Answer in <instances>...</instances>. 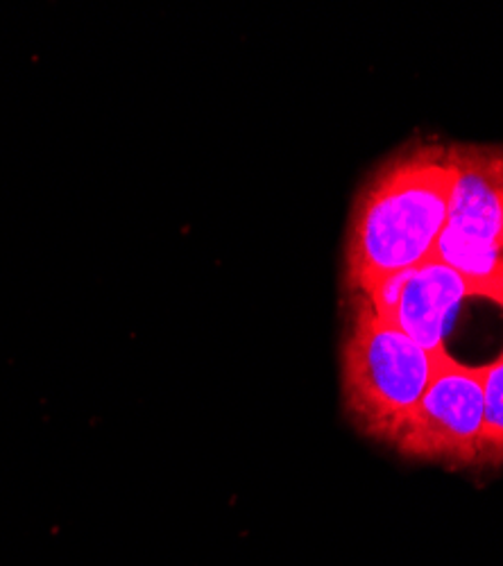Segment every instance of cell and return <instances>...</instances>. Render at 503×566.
I'll return each instance as SVG.
<instances>
[{"label": "cell", "mask_w": 503, "mask_h": 566, "mask_svg": "<svg viewBox=\"0 0 503 566\" xmlns=\"http://www.w3.org/2000/svg\"><path fill=\"white\" fill-rule=\"evenodd\" d=\"M453 188L449 146L399 150L363 184L354 200L347 291L370 297L392 276L433 259Z\"/></svg>", "instance_id": "6da1fadb"}, {"label": "cell", "mask_w": 503, "mask_h": 566, "mask_svg": "<svg viewBox=\"0 0 503 566\" xmlns=\"http://www.w3.org/2000/svg\"><path fill=\"white\" fill-rule=\"evenodd\" d=\"M438 356L410 340L368 297L352 293L343 343V399L354 427L392 444L429 388Z\"/></svg>", "instance_id": "7a4b0ae2"}, {"label": "cell", "mask_w": 503, "mask_h": 566, "mask_svg": "<svg viewBox=\"0 0 503 566\" xmlns=\"http://www.w3.org/2000/svg\"><path fill=\"white\" fill-rule=\"evenodd\" d=\"M453 188L433 259L503 308V148L449 146Z\"/></svg>", "instance_id": "3957f363"}, {"label": "cell", "mask_w": 503, "mask_h": 566, "mask_svg": "<svg viewBox=\"0 0 503 566\" xmlns=\"http://www.w3.org/2000/svg\"><path fill=\"white\" fill-rule=\"evenodd\" d=\"M483 371L440 354L433 379L392 442L416 460L474 467L483 460Z\"/></svg>", "instance_id": "277c9868"}, {"label": "cell", "mask_w": 503, "mask_h": 566, "mask_svg": "<svg viewBox=\"0 0 503 566\" xmlns=\"http://www.w3.org/2000/svg\"><path fill=\"white\" fill-rule=\"evenodd\" d=\"M476 297L470 283L438 259L410 268L373 293V306L429 354H449L447 336L463 304Z\"/></svg>", "instance_id": "5b68a950"}, {"label": "cell", "mask_w": 503, "mask_h": 566, "mask_svg": "<svg viewBox=\"0 0 503 566\" xmlns=\"http://www.w3.org/2000/svg\"><path fill=\"white\" fill-rule=\"evenodd\" d=\"M483 371V460L481 464H503V352L481 365Z\"/></svg>", "instance_id": "8992f818"}]
</instances>
